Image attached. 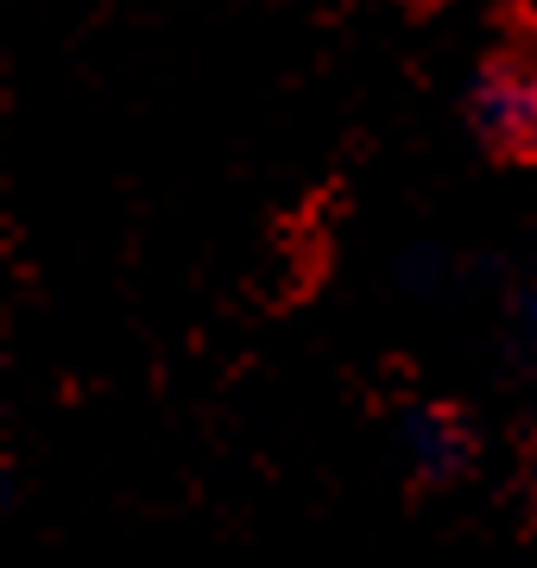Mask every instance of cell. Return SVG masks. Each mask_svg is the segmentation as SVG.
Here are the masks:
<instances>
[{
    "label": "cell",
    "instance_id": "7a4b0ae2",
    "mask_svg": "<svg viewBox=\"0 0 537 568\" xmlns=\"http://www.w3.org/2000/svg\"><path fill=\"white\" fill-rule=\"evenodd\" d=\"M525 323L537 328V284H531V297H525Z\"/></svg>",
    "mask_w": 537,
    "mask_h": 568
},
{
    "label": "cell",
    "instance_id": "6da1fadb",
    "mask_svg": "<svg viewBox=\"0 0 537 568\" xmlns=\"http://www.w3.org/2000/svg\"><path fill=\"white\" fill-rule=\"evenodd\" d=\"M475 126L506 159H537V70L531 63H494L480 77Z\"/></svg>",
    "mask_w": 537,
    "mask_h": 568
}]
</instances>
